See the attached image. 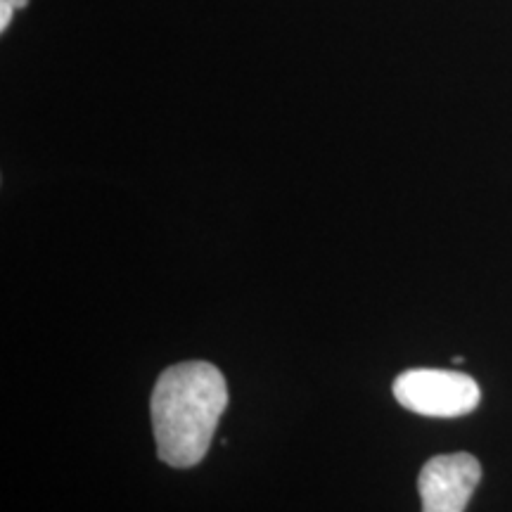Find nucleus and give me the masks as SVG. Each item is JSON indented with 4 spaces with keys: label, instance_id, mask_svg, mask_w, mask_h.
Segmentation results:
<instances>
[{
    "label": "nucleus",
    "instance_id": "2",
    "mask_svg": "<svg viewBox=\"0 0 512 512\" xmlns=\"http://www.w3.org/2000/svg\"><path fill=\"white\" fill-rule=\"evenodd\" d=\"M394 396L408 411L427 418H460L482 401L479 384L456 370L418 368L396 377Z\"/></svg>",
    "mask_w": 512,
    "mask_h": 512
},
{
    "label": "nucleus",
    "instance_id": "1",
    "mask_svg": "<svg viewBox=\"0 0 512 512\" xmlns=\"http://www.w3.org/2000/svg\"><path fill=\"white\" fill-rule=\"evenodd\" d=\"M228 387L211 363L190 361L166 368L152 392V427L157 453L171 467H192L207 456Z\"/></svg>",
    "mask_w": 512,
    "mask_h": 512
},
{
    "label": "nucleus",
    "instance_id": "4",
    "mask_svg": "<svg viewBox=\"0 0 512 512\" xmlns=\"http://www.w3.org/2000/svg\"><path fill=\"white\" fill-rule=\"evenodd\" d=\"M12 12H15V8L8 3V0H0V31L8 29L10 19H12Z\"/></svg>",
    "mask_w": 512,
    "mask_h": 512
},
{
    "label": "nucleus",
    "instance_id": "3",
    "mask_svg": "<svg viewBox=\"0 0 512 512\" xmlns=\"http://www.w3.org/2000/svg\"><path fill=\"white\" fill-rule=\"evenodd\" d=\"M482 465L470 453L434 456L420 470L422 512H465L475 494Z\"/></svg>",
    "mask_w": 512,
    "mask_h": 512
},
{
    "label": "nucleus",
    "instance_id": "5",
    "mask_svg": "<svg viewBox=\"0 0 512 512\" xmlns=\"http://www.w3.org/2000/svg\"><path fill=\"white\" fill-rule=\"evenodd\" d=\"M8 3L12 5V8H27V5H29V0H8Z\"/></svg>",
    "mask_w": 512,
    "mask_h": 512
}]
</instances>
